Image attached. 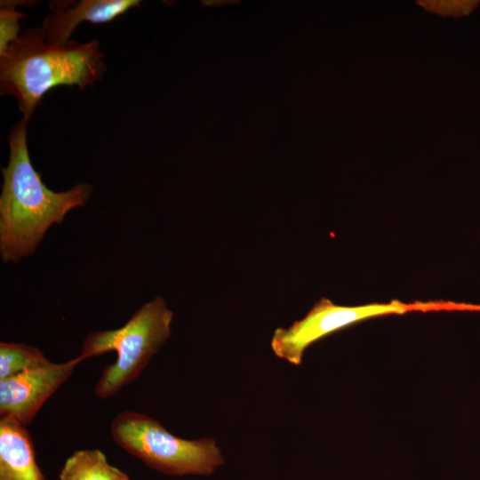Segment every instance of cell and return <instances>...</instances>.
Wrapping results in <instances>:
<instances>
[{
  "label": "cell",
  "mask_w": 480,
  "mask_h": 480,
  "mask_svg": "<svg viewBox=\"0 0 480 480\" xmlns=\"http://www.w3.org/2000/svg\"><path fill=\"white\" fill-rule=\"evenodd\" d=\"M28 123L22 117L12 128L9 162L1 168L0 255L4 262L33 254L47 230L61 223L72 209L84 206L92 191L88 183L60 192L46 187L29 157Z\"/></svg>",
  "instance_id": "cell-1"
},
{
  "label": "cell",
  "mask_w": 480,
  "mask_h": 480,
  "mask_svg": "<svg viewBox=\"0 0 480 480\" xmlns=\"http://www.w3.org/2000/svg\"><path fill=\"white\" fill-rule=\"evenodd\" d=\"M106 68L98 40L52 44L40 28H32L0 56V91L16 99L23 118L29 121L50 90L60 85L84 90L102 78Z\"/></svg>",
  "instance_id": "cell-2"
},
{
  "label": "cell",
  "mask_w": 480,
  "mask_h": 480,
  "mask_svg": "<svg viewBox=\"0 0 480 480\" xmlns=\"http://www.w3.org/2000/svg\"><path fill=\"white\" fill-rule=\"evenodd\" d=\"M172 318L173 312L165 300L156 296L144 303L121 327L87 334L77 356L81 362L109 351L116 352V361L102 369L95 385L98 398L113 397L140 375L171 336Z\"/></svg>",
  "instance_id": "cell-3"
},
{
  "label": "cell",
  "mask_w": 480,
  "mask_h": 480,
  "mask_svg": "<svg viewBox=\"0 0 480 480\" xmlns=\"http://www.w3.org/2000/svg\"><path fill=\"white\" fill-rule=\"evenodd\" d=\"M110 433L122 449L167 476H209L225 463L214 439L177 437L155 419L140 412L118 413L111 421Z\"/></svg>",
  "instance_id": "cell-4"
},
{
  "label": "cell",
  "mask_w": 480,
  "mask_h": 480,
  "mask_svg": "<svg viewBox=\"0 0 480 480\" xmlns=\"http://www.w3.org/2000/svg\"><path fill=\"white\" fill-rule=\"evenodd\" d=\"M455 303H413L398 300L345 307L322 298L300 320L289 328H277L271 339L274 354L292 364L300 365L306 348L315 341L356 322L388 314H404L412 310L455 309Z\"/></svg>",
  "instance_id": "cell-5"
},
{
  "label": "cell",
  "mask_w": 480,
  "mask_h": 480,
  "mask_svg": "<svg viewBox=\"0 0 480 480\" xmlns=\"http://www.w3.org/2000/svg\"><path fill=\"white\" fill-rule=\"evenodd\" d=\"M80 363L77 356L63 363L49 361L0 380V419H12L27 428Z\"/></svg>",
  "instance_id": "cell-6"
},
{
  "label": "cell",
  "mask_w": 480,
  "mask_h": 480,
  "mask_svg": "<svg viewBox=\"0 0 480 480\" xmlns=\"http://www.w3.org/2000/svg\"><path fill=\"white\" fill-rule=\"evenodd\" d=\"M140 4L138 0L52 1L40 30L47 43L66 44L80 23H108Z\"/></svg>",
  "instance_id": "cell-7"
},
{
  "label": "cell",
  "mask_w": 480,
  "mask_h": 480,
  "mask_svg": "<svg viewBox=\"0 0 480 480\" xmlns=\"http://www.w3.org/2000/svg\"><path fill=\"white\" fill-rule=\"evenodd\" d=\"M0 480H45L29 432L8 418L0 419Z\"/></svg>",
  "instance_id": "cell-8"
},
{
  "label": "cell",
  "mask_w": 480,
  "mask_h": 480,
  "mask_svg": "<svg viewBox=\"0 0 480 480\" xmlns=\"http://www.w3.org/2000/svg\"><path fill=\"white\" fill-rule=\"evenodd\" d=\"M60 480H131L129 476L108 463L99 449H84L73 452L64 462Z\"/></svg>",
  "instance_id": "cell-9"
},
{
  "label": "cell",
  "mask_w": 480,
  "mask_h": 480,
  "mask_svg": "<svg viewBox=\"0 0 480 480\" xmlns=\"http://www.w3.org/2000/svg\"><path fill=\"white\" fill-rule=\"evenodd\" d=\"M50 360L35 347L14 342L0 343V380L45 364Z\"/></svg>",
  "instance_id": "cell-10"
},
{
  "label": "cell",
  "mask_w": 480,
  "mask_h": 480,
  "mask_svg": "<svg viewBox=\"0 0 480 480\" xmlns=\"http://www.w3.org/2000/svg\"><path fill=\"white\" fill-rule=\"evenodd\" d=\"M23 2V1H22ZM20 1L2 0L0 4V56L4 55L9 46L20 36V20L25 17L23 12L16 10Z\"/></svg>",
  "instance_id": "cell-11"
},
{
  "label": "cell",
  "mask_w": 480,
  "mask_h": 480,
  "mask_svg": "<svg viewBox=\"0 0 480 480\" xmlns=\"http://www.w3.org/2000/svg\"><path fill=\"white\" fill-rule=\"evenodd\" d=\"M427 10L443 16L461 17L469 14L480 1H420Z\"/></svg>",
  "instance_id": "cell-12"
}]
</instances>
